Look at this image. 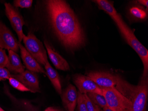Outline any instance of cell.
<instances>
[{"mask_svg":"<svg viewBox=\"0 0 148 111\" xmlns=\"http://www.w3.org/2000/svg\"><path fill=\"white\" fill-rule=\"evenodd\" d=\"M11 77V74L9 70L4 67H0V81L8 79Z\"/></svg>","mask_w":148,"mask_h":111,"instance_id":"obj_24","label":"cell"},{"mask_svg":"<svg viewBox=\"0 0 148 111\" xmlns=\"http://www.w3.org/2000/svg\"><path fill=\"white\" fill-rule=\"evenodd\" d=\"M44 43L50 59L56 68L60 70H69V65L66 60L53 50L47 41H45Z\"/></svg>","mask_w":148,"mask_h":111,"instance_id":"obj_13","label":"cell"},{"mask_svg":"<svg viewBox=\"0 0 148 111\" xmlns=\"http://www.w3.org/2000/svg\"><path fill=\"white\" fill-rule=\"evenodd\" d=\"M86 104L87 111H100L101 108L99 106L95 105L87 96V94H84Z\"/></svg>","mask_w":148,"mask_h":111,"instance_id":"obj_21","label":"cell"},{"mask_svg":"<svg viewBox=\"0 0 148 111\" xmlns=\"http://www.w3.org/2000/svg\"><path fill=\"white\" fill-rule=\"evenodd\" d=\"M9 58L4 49L0 48V67L5 68L8 63Z\"/></svg>","mask_w":148,"mask_h":111,"instance_id":"obj_23","label":"cell"},{"mask_svg":"<svg viewBox=\"0 0 148 111\" xmlns=\"http://www.w3.org/2000/svg\"><path fill=\"white\" fill-rule=\"evenodd\" d=\"M5 6L6 15L18 36L19 42H21L25 36L23 31V26L25 25L24 19L17 8L10 3H5Z\"/></svg>","mask_w":148,"mask_h":111,"instance_id":"obj_6","label":"cell"},{"mask_svg":"<svg viewBox=\"0 0 148 111\" xmlns=\"http://www.w3.org/2000/svg\"><path fill=\"white\" fill-rule=\"evenodd\" d=\"M45 111H60L58 109L53 107H49L45 110Z\"/></svg>","mask_w":148,"mask_h":111,"instance_id":"obj_26","label":"cell"},{"mask_svg":"<svg viewBox=\"0 0 148 111\" xmlns=\"http://www.w3.org/2000/svg\"><path fill=\"white\" fill-rule=\"evenodd\" d=\"M103 110L104 111H113L112 110H111L109 108H108V106L103 108Z\"/></svg>","mask_w":148,"mask_h":111,"instance_id":"obj_27","label":"cell"},{"mask_svg":"<svg viewBox=\"0 0 148 111\" xmlns=\"http://www.w3.org/2000/svg\"><path fill=\"white\" fill-rule=\"evenodd\" d=\"M32 2V0H15L13 4L16 8H29L31 7Z\"/></svg>","mask_w":148,"mask_h":111,"instance_id":"obj_22","label":"cell"},{"mask_svg":"<svg viewBox=\"0 0 148 111\" xmlns=\"http://www.w3.org/2000/svg\"><path fill=\"white\" fill-rule=\"evenodd\" d=\"M93 1H95L98 5L100 10L104 11L112 18L118 28L122 26L124 23L122 17L118 13L111 2L106 0H96Z\"/></svg>","mask_w":148,"mask_h":111,"instance_id":"obj_14","label":"cell"},{"mask_svg":"<svg viewBox=\"0 0 148 111\" xmlns=\"http://www.w3.org/2000/svg\"><path fill=\"white\" fill-rule=\"evenodd\" d=\"M10 85L14 88L19 90L20 91H30L28 88H27L21 82L16 79L15 78L11 77L9 79Z\"/></svg>","mask_w":148,"mask_h":111,"instance_id":"obj_20","label":"cell"},{"mask_svg":"<svg viewBox=\"0 0 148 111\" xmlns=\"http://www.w3.org/2000/svg\"><path fill=\"white\" fill-rule=\"evenodd\" d=\"M11 77L21 82L31 92H40L39 81L37 75L35 72L25 70L20 74H11Z\"/></svg>","mask_w":148,"mask_h":111,"instance_id":"obj_10","label":"cell"},{"mask_svg":"<svg viewBox=\"0 0 148 111\" xmlns=\"http://www.w3.org/2000/svg\"><path fill=\"white\" fill-rule=\"evenodd\" d=\"M19 48L21 50V58L25 66L28 70L34 72H40L46 74L44 68L41 67L38 62L33 58L26 48L21 45V42H18Z\"/></svg>","mask_w":148,"mask_h":111,"instance_id":"obj_12","label":"cell"},{"mask_svg":"<svg viewBox=\"0 0 148 111\" xmlns=\"http://www.w3.org/2000/svg\"><path fill=\"white\" fill-rule=\"evenodd\" d=\"M19 41L5 25L0 21V48L18 52Z\"/></svg>","mask_w":148,"mask_h":111,"instance_id":"obj_9","label":"cell"},{"mask_svg":"<svg viewBox=\"0 0 148 111\" xmlns=\"http://www.w3.org/2000/svg\"><path fill=\"white\" fill-rule=\"evenodd\" d=\"M137 2H138V4L140 5H142V6H144L146 7V10H148V0H139Z\"/></svg>","mask_w":148,"mask_h":111,"instance_id":"obj_25","label":"cell"},{"mask_svg":"<svg viewBox=\"0 0 148 111\" xmlns=\"http://www.w3.org/2000/svg\"><path fill=\"white\" fill-rule=\"evenodd\" d=\"M45 3L51 25L61 43L72 51L84 46V30L69 5L62 0H49Z\"/></svg>","mask_w":148,"mask_h":111,"instance_id":"obj_1","label":"cell"},{"mask_svg":"<svg viewBox=\"0 0 148 111\" xmlns=\"http://www.w3.org/2000/svg\"><path fill=\"white\" fill-rule=\"evenodd\" d=\"M45 67L46 70V74L50 80L56 92L60 95H61L62 92V87L60 79L58 72L51 67L49 62L45 65Z\"/></svg>","mask_w":148,"mask_h":111,"instance_id":"obj_16","label":"cell"},{"mask_svg":"<svg viewBox=\"0 0 148 111\" xmlns=\"http://www.w3.org/2000/svg\"><path fill=\"white\" fill-rule=\"evenodd\" d=\"M107 106L113 111H133L132 103L115 88H102Z\"/></svg>","mask_w":148,"mask_h":111,"instance_id":"obj_3","label":"cell"},{"mask_svg":"<svg viewBox=\"0 0 148 111\" xmlns=\"http://www.w3.org/2000/svg\"><path fill=\"white\" fill-rule=\"evenodd\" d=\"M9 60L6 67L10 72L14 74H20L25 71V66L21 63L19 55L13 51H8Z\"/></svg>","mask_w":148,"mask_h":111,"instance_id":"obj_15","label":"cell"},{"mask_svg":"<svg viewBox=\"0 0 148 111\" xmlns=\"http://www.w3.org/2000/svg\"><path fill=\"white\" fill-rule=\"evenodd\" d=\"M23 41L26 50L39 64L45 66L49 62L43 43L34 34L29 33L28 35H25Z\"/></svg>","mask_w":148,"mask_h":111,"instance_id":"obj_4","label":"cell"},{"mask_svg":"<svg viewBox=\"0 0 148 111\" xmlns=\"http://www.w3.org/2000/svg\"><path fill=\"white\" fill-rule=\"evenodd\" d=\"M73 80L80 93L87 94L93 92L103 95L102 88L87 76L77 74L74 76Z\"/></svg>","mask_w":148,"mask_h":111,"instance_id":"obj_8","label":"cell"},{"mask_svg":"<svg viewBox=\"0 0 148 111\" xmlns=\"http://www.w3.org/2000/svg\"><path fill=\"white\" fill-rule=\"evenodd\" d=\"M127 43L134 49L138 55L143 62L144 66L143 78L145 79L148 76V51L147 48L140 42L136 37L133 31L125 23L119 28Z\"/></svg>","mask_w":148,"mask_h":111,"instance_id":"obj_2","label":"cell"},{"mask_svg":"<svg viewBox=\"0 0 148 111\" xmlns=\"http://www.w3.org/2000/svg\"><path fill=\"white\" fill-rule=\"evenodd\" d=\"M87 95L94 103L101 108H103L107 107V103L103 95L93 92L87 93Z\"/></svg>","mask_w":148,"mask_h":111,"instance_id":"obj_18","label":"cell"},{"mask_svg":"<svg viewBox=\"0 0 148 111\" xmlns=\"http://www.w3.org/2000/svg\"><path fill=\"white\" fill-rule=\"evenodd\" d=\"M128 12L130 17L136 21H144L148 17V11L139 4L131 6Z\"/></svg>","mask_w":148,"mask_h":111,"instance_id":"obj_17","label":"cell"},{"mask_svg":"<svg viewBox=\"0 0 148 111\" xmlns=\"http://www.w3.org/2000/svg\"><path fill=\"white\" fill-rule=\"evenodd\" d=\"M87 76L101 88L117 89L122 79L119 76L106 72H91L87 74Z\"/></svg>","mask_w":148,"mask_h":111,"instance_id":"obj_5","label":"cell"},{"mask_svg":"<svg viewBox=\"0 0 148 111\" xmlns=\"http://www.w3.org/2000/svg\"><path fill=\"white\" fill-rule=\"evenodd\" d=\"M78 92L76 88L69 84L61 94V98L65 107L68 111H75L77 105Z\"/></svg>","mask_w":148,"mask_h":111,"instance_id":"obj_11","label":"cell"},{"mask_svg":"<svg viewBox=\"0 0 148 111\" xmlns=\"http://www.w3.org/2000/svg\"><path fill=\"white\" fill-rule=\"evenodd\" d=\"M100 111H103V109H101V110Z\"/></svg>","mask_w":148,"mask_h":111,"instance_id":"obj_29","label":"cell"},{"mask_svg":"<svg viewBox=\"0 0 148 111\" xmlns=\"http://www.w3.org/2000/svg\"><path fill=\"white\" fill-rule=\"evenodd\" d=\"M147 84L143 83L136 86L129 100L132 102L133 111H145L148 99Z\"/></svg>","mask_w":148,"mask_h":111,"instance_id":"obj_7","label":"cell"},{"mask_svg":"<svg viewBox=\"0 0 148 111\" xmlns=\"http://www.w3.org/2000/svg\"><path fill=\"white\" fill-rule=\"evenodd\" d=\"M0 111H5V110H3V109H2V108H1V107H0Z\"/></svg>","mask_w":148,"mask_h":111,"instance_id":"obj_28","label":"cell"},{"mask_svg":"<svg viewBox=\"0 0 148 111\" xmlns=\"http://www.w3.org/2000/svg\"><path fill=\"white\" fill-rule=\"evenodd\" d=\"M77 105L76 111H87L84 94L79 91L77 96Z\"/></svg>","mask_w":148,"mask_h":111,"instance_id":"obj_19","label":"cell"}]
</instances>
